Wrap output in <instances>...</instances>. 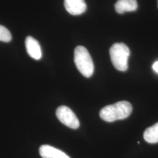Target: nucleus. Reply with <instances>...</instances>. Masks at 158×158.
Masks as SVG:
<instances>
[{"label": "nucleus", "instance_id": "f257e3e1", "mask_svg": "<svg viewBox=\"0 0 158 158\" xmlns=\"http://www.w3.org/2000/svg\"><path fill=\"white\" fill-rule=\"evenodd\" d=\"M132 111L131 103L126 101L117 102L102 108L100 111L101 118L108 123L123 119L129 117Z\"/></svg>", "mask_w": 158, "mask_h": 158}, {"label": "nucleus", "instance_id": "f03ea898", "mask_svg": "<svg viewBox=\"0 0 158 158\" xmlns=\"http://www.w3.org/2000/svg\"><path fill=\"white\" fill-rule=\"evenodd\" d=\"M74 61L80 73L85 77H91L94 72V64L89 52L84 46H78L74 49Z\"/></svg>", "mask_w": 158, "mask_h": 158}, {"label": "nucleus", "instance_id": "7ed1b4c3", "mask_svg": "<svg viewBox=\"0 0 158 158\" xmlns=\"http://www.w3.org/2000/svg\"><path fill=\"white\" fill-rule=\"evenodd\" d=\"M110 55L113 66L117 70L124 72L128 69L130 51L127 45L124 43L114 44L110 49Z\"/></svg>", "mask_w": 158, "mask_h": 158}, {"label": "nucleus", "instance_id": "20e7f679", "mask_svg": "<svg viewBox=\"0 0 158 158\" xmlns=\"http://www.w3.org/2000/svg\"><path fill=\"white\" fill-rule=\"evenodd\" d=\"M56 115L58 119L68 127L73 129L79 128V119L70 108L65 106L59 107L57 108Z\"/></svg>", "mask_w": 158, "mask_h": 158}, {"label": "nucleus", "instance_id": "39448f33", "mask_svg": "<svg viewBox=\"0 0 158 158\" xmlns=\"http://www.w3.org/2000/svg\"><path fill=\"white\" fill-rule=\"evenodd\" d=\"M64 5L66 11L73 15H80L87 9L85 0H64Z\"/></svg>", "mask_w": 158, "mask_h": 158}, {"label": "nucleus", "instance_id": "423d86ee", "mask_svg": "<svg viewBox=\"0 0 158 158\" xmlns=\"http://www.w3.org/2000/svg\"><path fill=\"white\" fill-rule=\"evenodd\" d=\"M26 49L29 55L35 60H40L42 57V51L38 41L32 36H28L25 39Z\"/></svg>", "mask_w": 158, "mask_h": 158}, {"label": "nucleus", "instance_id": "0eeeda50", "mask_svg": "<svg viewBox=\"0 0 158 158\" xmlns=\"http://www.w3.org/2000/svg\"><path fill=\"white\" fill-rule=\"evenodd\" d=\"M40 153L43 158H70L62 151L48 145L40 147Z\"/></svg>", "mask_w": 158, "mask_h": 158}, {"label": "nucleus", "instance_id": "6e6552de", "mask_svg": "<svg viewBox=\"0 0 158 158\" xmlns=\"http://www.w3.org/2000/svg\"><path fill=\"white\" fill-rule=\"evenodd\" d=\"M138 8L136 0H118L115 4V10L118 14L135 11Z\"/></svg>", "mask_w": 158, "mask_h": 158}, {"label": "nucleus", "instance_id": "1a4fd4ad", "mask_svg": "<svg viewBox=\"0 0 158 158\" xmlns=\"http://www.w3.org/2000/svg\"><path fill=\"white\" fill-rule=\"evenodd\" d=\"M144 139L149 143L158 142V123L148 128L143 133Z\"/></svg>", "mask_w": 158, "mask_h": 158}, {"label": "nucleus", "instance_id": "9d476101", "mask_svg": "<svg viewBox=\"0 0 158 158\" xmlns=\"http://www.w3.org/2000/svg\"><path fill=\"white\" fill-rule=\"evenodd\" d=\"M11 40V34L10 31L5 27L0 25V41L9 42Z\"/></svg>", "mask_w": 158, "mask_h": 158}, {"label": "nucleus", "instance_id": "9b49d317", "mask_svg": "<svg viewBox=\"0 0 158 158\" xmlns=\"http://www.w3.org/2000/svg\"><path fill=\"white\" fill-rule=\"evenodd\" d=\"M153 69L155 72L158 73V61L154 63L152 66Z\"/></svg>", "mask_w": 158, "mask_h": 158}, {"label": "nucleus", "instance_id": "f8f14e48", "mask_svg": "<svg viewBox=\"0 0 158 158\" xmlns=\"http://www.w3.org/2000/svg\"></svg>", "mask_w": 158, "mask_h": 158}]
</instances>
